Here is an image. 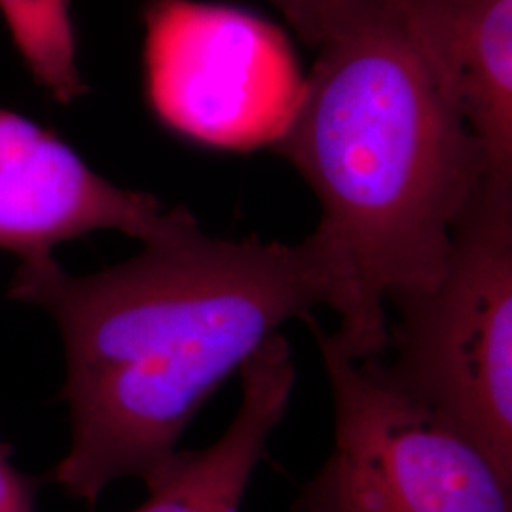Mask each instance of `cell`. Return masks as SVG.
I'll list each match as a JSON object with an SVG mask.
<instances>
[{
  "label": "cell",
  "instance_id": "obj_12",
  "mask_svg": "<svg viewBox=\"0 0 512 512\" xmlns=\"http://www.w3.org/2000/svg\"><path fill=\"white\" fill-rule=\"evenodd\" d=\"M296 511L300 512H344L338 497L334 494L329 480L323 473L315 476L304 488L296 503Z\"/></svg>",
  "mask_w": 512,
  "mask_h": 512
},
{
  "label": "cell",
  "instance_id": "obj_4",
  "mask_svg": "<svg viewBox=\"0 0 512 512\" xmlns=\"http://www.w3.org/2000/svg\"><path fill=\"white\" fill-rule=\"evenodd\" d=\"M308 325L334 401V452L321 473L344 512H512V476L475 440L380 359L357 361Z\"/></svg>",
  "mask_w": 512,
  "mask_h": 512
},
{
  "label": "cell",
  "instance_id": "obj_10",
  "mask_svg": "<svg viewBox=\"0 0 512 512\" xmlns=\"http://www.w3.org/2000/svg\"><path fill=\"white\" fill-rule=\"evenodd\" d=\"M293 25L294 31L313 46H321L348 18L361 0H270Z\"/></svg>",
  "mask_w": 512,
  "mask_h": 512
},
{
  "label": "cell",
  "instance_id": "obj_5",
  "mask_svg": "<svg viewBox=\"0 0 512 512\" xmlns=\"http://www.w3.org/2000/svg\"><path fill=\"white\" fill-rule=\"evenodd\" d=\"M145 69L150 105L165 126L224 150L277 145L304 90L275 27L194 0H150Z\"/></svg>",
  "mask_w": 512,
  "mask_h": 512
},
{
  "label": "cell",
  "instance_id": "obj_11",
  "mask_svg": "<svg viewBox=\"0 0 512 512\" xmlns=\"http://www.w3.org/2000/svg\"><path fill=\"white\" fill-rule=\"evenodd\" d=\"M0 512H37L35 484L19 473L10 459V448L0 440Z\"/></svg>",
  "mask_w": 512,
  "mask_h": 512
},
{
  "label": "cell",
  "instance_id": "obj_3",
  "mask_svg": "<svg viewBox=\"0 0 512 512\" xmlns=\"http://www.w3.org/2000/svg\"><path fill=\"white\" fill-rule=\"evenodd\" d=\"M395 310L387 372L512 476V184L482 183L439 281Z\"/></svg>",
  "mask_w": 512,
  "mask_h": 512
},
{
  "label": "cell",
  "instance_id": "obj_2",
  "mask_svg": "<svg viewBox=\"0 0 512 512\" xmlns=\"http://www.w3.org/2000/svg\"><path fill=\"white\" fill-rule=\"evenodd\" d=\"M277 150L321 203L349 277L334 344L387 351V308L429 291L486 181L425 0H361L319 59Z\"/></svg>",
  "mask_w": 512,
  "mask_h": 512
},
{
  "label": "cell",
  "instance_id": "obj_6",
  "mask_svg": "<svg viewBox=\"0 0 512 512\" xmlns=\"http://www.w3.org/2000/svg\"><path fill=\"white\" fill-rule=\"evenodd\" d=\"M165 215L154 196L110 183L54 133L0 107V249L29 262L99 230L145 241Z\"/></svg>",
  "mask_w": 512,
  "mask_h": 512
},
{
  "label": "cell",
  "instance_id": "obj_1",
  "mask_svg": "<svg viewBox=\"0 0 512 512\" xmlns=\"http://www.w3.org/2000/svg\"><path fill=\"white\" fill-rule=\"evenodd\" d=\"M8 296L59 329L73 435L50 480L93 507L118 478L147 482L279 327L319 306L342 315L349 277L317 228L294 245L213 238L175 207L139 255L90 275L21 262Z\"/></svg>",
  "mask_w": 512,
  "mask_h": 512
},
{
  "label": "cell",
  "instance_id": "obj_7",
  "mask_svg": "<svg viewBox=\"0 0 512 512\" xmlns=\"http://www.w3.org/2000/svg\"><path fill=\"white\" fill-rule=\"evenodd\" d=\"M239 378L241 403L222 437L203 450H177L145 482L148 499L133 512H239L293 395L296 368L283 334L258 349Z\"/></svg>",
  "mask_w": 512,
  "mask_h": 512
},
{
  "label": "cell",
  "instance_id": "obj_9",
  "mask_svg": "<svg viewBox=\"0 0 512 512\" xmlns=\"http://www.w3.org/2000/svg\"><path fill=\"white\" fill-rule=\"evenodd\" d=\"M0 12L42 90L61 103L84 93L69 0H0Z\"/></svg>",
  "mask_w": 512,
  "mask_h": 512
},
{
  "label": "cell",
  "instance_id": "obj_8",
  "mask_svg": "<svg viewBox=\"0 0 512 512\" xmlns=\"http://www.w3.org/2000/svg\"><path fill=\"white\" fill-rule=\"evenodd\" d=\"M425 2L486 181L512 184V0Z\"/></svg>",
  "mask_w": 512,
  "mask_h": 512
}]
</instances>
